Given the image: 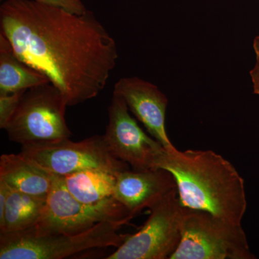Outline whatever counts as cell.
I'll return each mask as SVG.
<instances>
[{
  "label": "cell",
  "mask_w": 259,
  "mask_h": 259,
  "mask_svg": "<svg viewBox=\"0 0 259 259\" xmlns=\"http://www.w3.org/2000/svg\"><path fill=\"white\" fill-rule=\"evenodd\" d=\"M10 192L9 186L4 181L0 180V220L4 216L7 201Z\"/></svg>",
  "instance_id": "ac0fdd59"
},
{
  "label": "cell",
  "mask_w": 259,
  "mask_h": 259,
  "mask_svg": "<svg viewBox=\"0 0 259 259\" xmlns=\"http://www.w3.org/2000/svg\"><path fill=\"white\" fill-rule=\"evenodd\" d=\"M133 218L114 197L97 204L79 202L66 188L62 177L55 176L41 215L35 226L27 230L36 236L76 234L100 222Z\"/></svg>",
  "instance_id": "8992f818"
},
{
  "label": "cell",
  "mask_w": 259,
  "mask_h": 259,
  "mask_svg": "<svg viewBox=\"0 0 259 259\" xmlns=\"http://www.w3.org/2000/svg\"><path fill=\"white\" fill-rule=\"evenodd\" d=\"M113 94L125 100L129 110L166 151L176 148L166 129L168 99L157 86L136 76L123 77L115 83Z\"/></svg>",
  "instance_id": "30bf717a"
},
{
  "label": "cell",
  "mask_w": 259,
  "mask_h": 259,
  "mask_svg": "<svg viewBox=\"0 0 259 259\" xmlns=\"http://www.w3.org/2000/svg\"><path fill=\"white\" fill-rule=\"evenodd\" d=\"M182 238L169 259H255L241 225L207 211L182 209Z\"/></svg>",
  "instance_id": "277c9868"
},
{
  "label": "cell",
  "mask_w": 259,
  "mask_h": 259,
  "mask_svg": "<svg viewBox=\"0 0 259 259\" xmlns=\"http://www.w3.org/2000/svg\"><path fill=\"white\" fill-rule=\"evenodd\" d=\"M62 178L70 194L82 203L97 204L114 197L116 175L110 172L83 170Z\"/></svg>",
  "instance_id": "5bb4252c"
},
{
  "label": "cell",
  "mask_w": 259,
  "mask_h": 259,
  "mask_svg": "<svg viewBox=\"0 0 259 259\" xmlns=\"http://www.w3.org/2000/svg\"><path fill=\"white\" fill-rule=\"evenodd\" d=\"M47 198L10 189L4 216L0 220V233L25 231L35 226L41 215Z\"/></svg>",
  "instance_id": "9a60e30c"
},
{
  "label": "cell",
  "mask_w": 259,
  "mask_h": 259,
  "mask_svg": "<svg viewBox=\"0 0 259 259\" xmlns=\"http://www.w3.org/2000/svg\"><path fill=\"white\" fill-rule=\"evenodd\" d=\"M250 75L253 83V93L259 95V60L256 61L254 67L250 70Z\"/></svg>",
  "instance_id": "d6986e66"
},
{
  "label": "cell",
  "mask_w": 259,
  "mask_h": 259,
  "mask_svg": "<svg viewBox=\"0 0 259 259\" xmlns=\"http://www.w3.org/2000/svg\"><path fill=\"white\" fill-rule=\"evenodd\" d=\"M109 122L104 135L107 146L116 158L136 171L156 169L165 148L148 136L129 113L125 100L113 94L108 107Z\"/></svg>",
  "instance_id": "9c48e42d"
},
{
  "label": "cell",
  "mask_w": 259,
  "mask_h": 259,
  "mask_svg": "<svg viewBox=\"0 0 259 259\" xmlns=\"http://www.w3.org/2000/svg\"><path fill=\"white\" fill-rule=\"evenodd\" d=\"M175 188V177L163 168L144 171L127 169L116 176L114 197L135 218L144 209H151Z\"/></svg>",
  "instance_id": "8fae6325"
},
{
  "label": "cell",
  "mask_w": 259,
  "mask_h": 259,
  "mask_svg": "<svg viewBox=\"0 0 259 259\" xmlns=\"http://www.w3.org/2000/svg\"><path fill=\"white\" fill-rule=\"evenodd\" d=\"M157 168L175 177L183 207L241 225L247 209L244 180L221 155L212 150H165Z\"/></svg>",
  "instance_id": "7a4b0ae2"
},
{
  "label": "cell",
  "mask_w": 259,
  "mask_h": 259,
  "mask_svg": "<svg viewBox=\"0 0 259 259\" xmlns=\"http://www.w3.org/2000/svg\"><path fill=\"white\" fill-rule=\"evenodd\" d=\"M56 176L64 177L88 169L102 170L117 176L129 165L116 158L103 136L74 142L69 139L22 146L21 151Z\"/></svg>",
  "instance_id": "52a82bcc"
},
{
  "label": "cell",
  "mask_w": 259,
  "mask_h": 259,
  "mask_svg": "<svg viewBox=\"0 0 259 259\" xmlns=\"http://www.w3.org/2000/svg\"><path fill=\"white\" fill-rule=\"evenodd\" d=\"M55 176L22 153L0 157V180L11 190L47 197Z\"/></svg>",
  "instance_id": "7c38bea8"
},
{
  "label": "cell",
  "mask_w": 259,
  "mask_h": 259,
  "mask_svg": "<svg viewBox=\"0 0 259 259\" xmlns=\"http://www.w3.org/2000/svg\"><path fill=\"white\" fill-rule=\"evenodd\" d=\"M144 226L107 259H169L182 238V209L177 188L151 209Z\"/></svg>",
  "instance_id": "ba28073f"
},
{
  "label": "cell",
  "mask_w": 259,
  "mask_h": 259,
  "mask_svg": "<svg viewBox=\"0 0 259 259\" xmlns=\"http://www.w3.org/2000/svg\"><path fill=\"white\" fill-rule=\"evenodd\" d=\"M50 83L47 76L19 59L9 40L0 33V94L26 91Z\"/></svg>",
  "instance_id": "4fadbf2b"
},
{
  "label": "cell",
  "mask_w": 259,
  "mask_h": 259,
  "mask_svg": "<svg viewBox=\"0 0 259 259\" xmlns=\"http://www.w3.org/2000/svg\"><path fill=\"white\" fill-rule=\"evenodd\" d=\"M131 221H104L76 234L36 236L28 230L0 233V259H62L96 248H118L130 236L119 230Z\"/></svg>",
  "instance_id": "3957f363"
},
{
  "label": "cell",
  "mask_w": 259,
  "mask_h": 259,
  "mask_svg": "<svg viewBox=\"0 0 259 259\" xmlns=\"http://www.w3.org/2000/svg\"><path fill=\"white\" fill-rule=\"evenodd\" d=\"M67 107L64 95L51 83L29 89L5 126L8 139L21 146L69 139Z\"/></svg>",
  "instance_id": "5b68a950"
},
{
  "label": "cell",
  "mask_w": 259,
  "mask_h": 259,
  "mask_svg": "<svg viewBox=\"0 0 259 259\" xmlns=\"http://www.w3.org/2000/svg\"><path fill=\"white\" fill-rule=\"evenodd\" d=\"M42 4L60 8L76 15H82L88 11L81 0H35Z\"/></svg>",
  "instance_id": "e0dca14e"
},
{
  "label": "cell",
  "mask_w": 259,
  "mask_h": 259,
  "mask_svg": "<svg viewBox=\"0 0 259 259\" xmlns=\"http://www.w3.org/2000/svg\"><path fill=\"white\" fill-rule=\"evenodd\" d=\"M0 28L19 59L47 76L69 107L101 93L118 59L115 39L90 11L8 0L0 8Z\"/></svg>",
  "instance_id": "6da1fadb"
},
{
  "label": "cell",
  "mask_w": 259,
  "mask_h": 259,
  "mask_svg": "<svg viewBox=\"0 0 259 259\" xmlns=\"http://www.w3.org/2000/svg\"><path fill=\"white\" fill-rule=\"evenodd\" d=\"M253 50L256 56V61L259 60V36L255 37L253 44Z\"/></svg>",
  "instance_id": "ffe728a7"
},
{
  "label": "cell",
  "mask_w": 259,
  "mask_h": 259,
  "mask_svg": "<svg viewBox=\"0 0 259 259\" xmlns=\"http://www.w3.org/2000/svg\"><path fill=\"white\" fill-rule=\"evenodd\" d=\"M25 91L0 94V127L4 130Z\"/></svg>",
  "instance_id": "2e32d148"
}]
</instances>
